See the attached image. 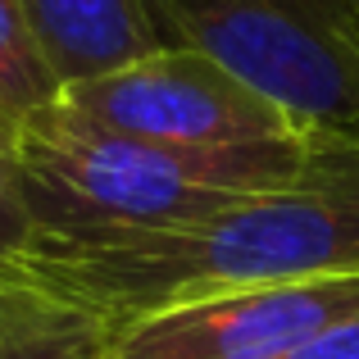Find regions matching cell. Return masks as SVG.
Masks as SVG:
<instances>
[{
  "mask_svg": "<svg viewBox=\"0 0 359 359\" xmlns=\"http://www.w3.org/2000/svg\"><path fill=\"white\" fill-rule=\"evenodd\" d=\"M32 269L128 318L241 287L359 273V146H327L287 191L245 196L210 219L159 232L46 237Z\"/></svg>",
  "mask_w": 359,
  "mask_h": 359,
  "instance_id": "6da1fadb",
  "label": "cell"
},
{
  "mask_svg": "<svg viewBox=\"0 0 359 359\" xmlns=\"http://www.w3.org/2000/svg\"><path fill=\"white\" fill-rule=\"evenodd\" d=\"M332 141L168 146L73 114L55 100L14 132L36 223L46 237L159 232L210 219L245 196L287 191L323 164Z\"/></svg>",
  "mask_w": 359,
  "mask_h": 359,
  "instance_id": "7a4b0ae2",
  "label": "cell"
},
{
  "mask_svg": "<svg viewBox=\"0 0 359 359\" xmlns=\"http://www.w3.org/2000/svg\"><path fill=\"white\" fill-rule=\"evenodd\" d=\"M359 0H150L164 41L205 50L305 137L359 146Z\"/></svg>",
  "mask_w": 359,
  "mask_h": 359,
  "instance_id": "3957f363",
  "label": "cell"
},
{
  "mask_svg": "<svg viewBox=\"0 0 359 359\" xmlns=\"http://www.w3.org/2000/svg\"><path fill=\"white\" fill-rule=\"evenodd\" d=\"M60 105L100 128L128 132L168 146H273V141H314L282 114L273 100L245 87L237 73L191 46H159L105 78L60 91Z\"/></svg>",
  "mask_w": 359,
  "mask_h": 359,
  "instance_id": "277c9868",
  "label": "cell"
},
{
  "mask_svg": "<svg viewBox=\"0 0 359 359\" xmlns=\"http://www.w3.org/2000/svg\"><path fill=\"white\" fill-rule=\"evenodd\" d=\"M355 309L359 273L219 291L128 318L105 359H278Z\"/></svg>",
  "mask_w": 359,
  "mask_h": 359,
  "instance_id": "5b68a950",
  "label": "cell"
},
{
  "mask_svg": "<svg viewBox=\"0 0 359 359\" xmlns=\"http://www.w3.org/2000/svg\"><path fill=\"white\" fill-rule=\"evenodd\" d=\"M18 5L60 91L105 78L168 46L150 0H18Z\"/></svg>",
  "mask_w": 359,
  "mask_h": 359,
  "instance_id": "8992f818",
  "label": "cell"
},
{
  "mask_svg": "<svg viewBox=\"0 0 359 359\" xmlns=\"http://www.w3.org/2000/svg\"><path fill=\"white\" fill-rule=\"evenodd\" d=\"M118 318L32 264H0V359H105Z\"/></svg>",
  "mask_w": 359,
  "mask_h": 359,
  "instance_id": "52a82bcc",
  "label": "cell"
},
{
  "mask_svg": "<svg viewBox=\"0 0 359 359\" xmlns=\"http://www.w3.org/2000/svg\"><path fill=\"white\" fill-rule=\"evenodd\" d=\"M60 100V82L46 69L36 36L18 0H0V128L18 132L32 114Z\"/></svg>",
  "mask_w": 359,
  "mask_h": 359,
  "instance_id": "ba28073f",
  "label": "cell"
},
{
  "mask_svg": "<svg viewBox=\"0 0 359 359\" xmlns=\"http://www.w3.org/2000/svg\"><path fill=\"white\" fill-rule=\"evenodd\" d=\"M36 250H41V223L27 196L14 132L0 128V264H27Z\"/></svg>",
  "mask_w": 359,
  "mask_h": 359,
  "instance_id": "9c48e42d",
  "label": "cell"
},
{
  "mask_svg": "<svg viewBox=\"0 0 359 359\" xmlns=\"http://www.w3.org/2000/svg\"><path fill=\"white\" fill-rule=\"evenodd\" d=\"M278 359H359V309L327 323L323 332H314L309 341H300L296 351H287Z\"/></svg>",
  "mask_w": 359,
  "mask_h": 359,
  "instance_id": "30bf717a",
  "label": "cell"
},
{
  "mask_svg": "<svg viewBox=\"0 0 359 359\" xmlns=\"http://www.w3.org/2000/svg\"><path fill=\"white\" fill-rule=\"evenodd\" d=\"M346 32H351V41L359 46V5L351 9V14H346Z\"/></svg>",
  "mask_w": 359,
  "mask_h": 359,
  "instance_id": "8fae6325",
  "label": "cell"
}]
</instances>
